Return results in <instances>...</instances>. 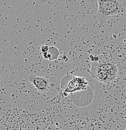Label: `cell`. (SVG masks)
<instances>
[{
	"label": "cell",
	"instance_id": "cell-1",
	"mask_svg": "<svg viewBox=\"0 0 126 130\" xmlns=\"http://www.w3.org/2000/svg\"><path fill=\"white\" fill-rule=\"evenodd\" d=\"M98 9L94 18L98 20L101 27L110 18L126 15L125 0H97Z\"/></svg>",
	"mask_w": 126,
	"mask_h": 130
},
{
	"label": "cell",
	"instance_id": "cell-5",
	"mask_svg": "<svg viewBox=\"0 0 126 130\" xmlns=\"http://www.w3.org/2000/svg\"><path fill=\"white\" fill-rule=\"evenodd\" d=\"M93 64L99 68L106 71L114 78H116L117 76L118 69L117 65L115 64L114 63H110V62H101V63L95 62L93 63Z\"/></svg>",
	"mask_w": 126,
	"mask_h": 130
},
{
	"label": "cell",
	"instance_id": "cell-7",
	"mask_svg": "<svg viewBox=\"0 0 126 130\" xmlns=\"http://www.w3.org/2000/svg\"><path fill=\"white\" fill-rule=\"evenodd\" d=\"M43 130H61V129L60 128H58V127L52 125V126H46Z\"/></svg>",
	"mask_w": 126,
	"mask_h": 130
},
{
	"label": "cell",
	"instance_id": "cell-2",
	"mask_svg": "<svg viewBox=\"0 0 126 130\" xmlns=\"http://www.w3.org/2000/svg\"><path fill=\"white\" fill-rule=\"evenodd\" d=\"M28 79L38 91L44 93L49 89L50 80L47 78L31 74L28 77Z\"/></svg>",
	"mask_w": 126,
	"mask_h": 130
},
{
	"label": "cell",
	"instance_id": "cell-6",
	"mask_svg": "<svg viewBox=\"0 0 126 130\" xmlns=\"http://www.w3.org/2000/svg\"><path fill=\"white\" fill-rule=\"evenodd\" d=\"M59 56V51L56 47L49 46V50L47 52L43 53V56L44 59L49 61H55Z\"/></svg>",
	"mask_w": 126,
	"mask_h": 130
},
{
	"label": "cell",
	"instance_id": "cell-3",
	"mask_svg": "<svg viewBox=\"0 0 126 130\" xmlns=\"http://www.w3.org/2000/svg\"><path fill=\"white\" fill-rule=\"evenodd\" d=\"M91 74L93 78H94V79L99 82L103 83H109L115 79V78L112 76L109 73L99 68L97 66H95L93 63L92 65Z\"/></svg>",
	"mask_w": 126,
	"mask_h": 130
},
{
	"label": "cell",
	"instance_id": "cell-8",
	"mask_svg": "<svg viewBox=\"0 0 126 130\" xmlns=\"http://www.w3.org/2000/svg\"><path fill=\"white\" fill-rule=\"evenodd\" d=\"M48 50H49V46L47 45H43L41 46V50L42 53L47 52V51H48Z\"/></svg>",
	"mask_w": 126,
	"mask_h": 130
},
{
	"label": "cell",
	"instance_id": "cell-4",
	"mask_svg": "<svg viewBox=\"0 0 126 130\" xmlns=\"http://www.w3.org/2000/svg\"><path fill=\"white\" fill-rule=\"evenodd\" d=\"M86 85H87V82L84 78H80V77H74L73 78V79L70 81L69 85H67L65 91L68 93L76 91L78 89L84 88V85L86 86Z\"/></svg>",
	"mask_w": 126,
	"mask_h": 130
}]
</instances>
